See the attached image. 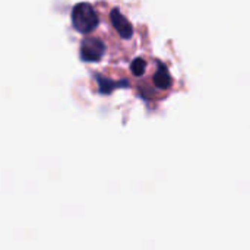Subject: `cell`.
I'll return each mask as SVG.
<instances>
[{"label":"cell","instance_id":"obj_1","mask_svg":"<svg viewBox=\"0 0 250 250\" xmlns=\"http://www.w3.org/2000/svg\"><path fill=\"white\" fill-rule=\"evenodd\" d=\"M72 25L73 28L81 32V34H89L92 32L98 23L100 18L98 13L95 12L94 6L88 1H79L73 6L72 13H70Z\"/></svg>","mask_w":250,"mask_h":250},{"label":"cell","instance_id":"obj_2","mask_svg":"<svg viewBox=\"0 0 250 250\" xmlns=\"http://www.w3.org/2000/svg\"><path fill=\"white\" fill-rule=\"evenodd\" d=\"M105 53V44L100 37H85L81 41L79 54L83 62H98Z\"/></svg>","mask_w":250,"mask_h":250},{"label":"cell","instance_id":"obj_3","mask_svg":"<svg viewBox=\"0 0 250 250\" xmlns=\"http://www.w3.org/2000/svg\"><path fill=\"white\" fill-rule=\"evenodd\" d=\"M110 21L114 26V29L117 31V34L123 38V40H129L133 35V25L130 23V21L122 13V10L119 7L111 9L110 12Z\"/></svg>","mask_w":250,"mask_h":250},{"label":"cell","instance_id":"obj_4","mask_svg":"<svg viewBox=\"0 0 250 250\" xmlns=\"http://www.w3.org/2000/svg\"><path fill=\"white\" fill-rule=\"evenodd\" d=\"M152 83L157 89H170L171 85H173V78H171V73L170 70L167 69V66L164 64H160L157 67V70L154 72L152 75Z\"/></svg>","mask_w":250,"mask_h":250},{"label":"cell","instance_id":"obj_5","mask_svg":"<svg viewBox=\"0 0 250 250\" xmlns=\"http://www.w3.org/2000/svg\"><path fill=\"white\" fill-rule=\"evenodd\" d=\"M146 70V60L142 59V57H136L132 60L130 63V72L135 75V76H142Z\"/></svg>","mask_w":250,"mask_h":250},{"label":"cell","instance_id":"obj_6","mask_svg":"<svg viewBox=\"0 0 250 250\" xmlns=\"http://www.w3.org/2000/svg\"><path fill=\"white\" fill-rule=\"evenodd\" d=\"M98 85H100V92L110 94L113 89L119 88L120 82H114V81H110L108 78H100L98 76Z\"/></svg>","mask_w":250,"mask_h":250}]
</instances>
